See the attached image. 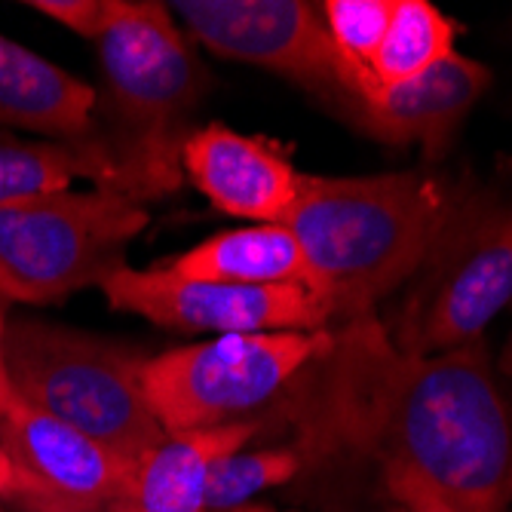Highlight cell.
<instances>
[{
  "instance_id": "obj_17",
  "label": "cell",
  "mask_w": 512,
  "mask_h": 512,
  "mask_svg": "<svg viewBox=\"0 0 512 512\" xmlns=\"http://www.w3.org/2000/svg\"><path fill=\"white\" fill-rule=\"evenodd\" d=\"M457 25L427 0H396L387 34L371 59L381 86L411 80L454 53Z\"/></svg>"
},
{
  "instance_id": "obj_25",
  "label": "cell",
  "mask_w": 512,
  "mask_h": 512,
  "mask_svg": "<svg viewBox=\"0 0 512 512\" xmlns=\"http://www.w3.org/2000/svg\"><path fill=\"white\" fill-rule=\"evenodd\" d=\"M509 512H512V509H509Z\"/></svg>"
},
{
  "instance_id": "obj_24",
  "label": "cell",
  "mask_w": 512,
  "mask_h": 512,
  "mask_svg": "<svg viewBox=\"0 0 512 512\" xmlns=\"http://www.w3.org/2000/svg\"><path fill=\"white\" fill-rule=\"evenodd\" d=\"M230 512H273L270 506H255V503H249V506H240V509H230Z\"/></svg>"
},
{
  "instance_id": "obj_14",
  "label": "cell",
  "mask_w": 512,
  "mask_h": 512,
  "mask_svg": "<svg viewBox=\"0 0 512 512\" xmlns=\"http://www.w3.org/2000/svg\"><path fill=\"white\" fill-rule=\"evenodd\" d=\"M261 430L258 417L212 430L169 433L135 467L132 488L111 512H206V488L215 463L246 448Z\"/></svg>"
},
{
  "instance_id": "obj_7",
  "label": "cell",
  "mask_w": 512,
  "mask_h": 512,
  "mask_svg": "<svg viewBox=\"0 0 512 512\" xmlns=\"http://www.w3.org/2000/svg\"><path fill=\"white\" fill-rule=\"evenodd\" d=\"M332 347L322 332L221 335L151 356L142 371L148 405L169 433L212 430L286 396L292 381Z\"/></svg>"
},
{
  "instance_id": "obj_9",
  "label": "cell",
  "mask_w": 512,
  "mask_h": 512,
  "mask_svg": "<svg viewBox=\"0 0 512 512\" xmlns=\"http://www.w3.org/2000/svg\"><path fill=\"white\" fill-rule=\"evenodd\" d=\"M99 289L111 310L194 335L322 332L332 325V310L304 286H230L188 279L166 267L135 270L120 264Z\"/></svg>"
},
{
  "instance_id": "obj_20",
  "label": "cell",
  "mask_w": 512,
  "mask_h": 512,
  "mask_svg": "<svg viewBox=\"0 0 512 512\" xmlns=\"http://www.w3.org/2000/svg\"><path fill=\"white\" fill-rule=\"evenodd\" d=\"M28 7L56 19L86 40H96L111 16V0H31Z\"/></svg>"
},
{
  "instance_id": "obj_12",
  "label": "cell",
  "mask_w": 512,
  "mask_h": 512,
  "mask_svg": "<svg viewBox=\"0 0 512 512\" xmlns=\"http://www.w3.org/2000/svg\"><path fill=\"white\" fill-rule=\"evenodd\" d=\"M181 172L224 215L252 224L283 221L298 197L301 172L264 138L212 123L181 148Z\"/></svg>"
},
{
  "instance_id": "obj_19",
  "label": "cell",
  "mask_w": 512,
  "mask_h": 512,
  "mask_svg": "<svg viewBox=\"0 0 512 512\" xmlns=\"http://www.w3.org/2000/svg\"><path fill=\"white\" fill-rule=\"evenodd\" d=\"M393 7L396 0H325V4H319L332 43L362 83V99L381 86L371 74V59H375L387 34Z\"/></svg>"
},
{
  "instance_id": "obj_10",
  "label": "cell",
  "mask_w": 512,
  "mask_h": 512,
  "mask_svg": "<svg viewBox=\"0 0 512 512\" xmlns=\"http://www.w3.org/2000/svg\"><path fill=\"white\" fill-rule=\"evenodd\" d=\"M0 445L25 512H111L132 488V463L22 402L0 417Z\"/></svg>"
},
{
  "instance_id": "obj_16",
  "label": "cell",
  "mask_w": 512,
  "mask_h": 512,
  "mask_svg": "<svg viewBox=\"0 0 512 512\" xmlns=\"http://www.w3.org/2000/svg\"><path fill=\"white\" fill-rule=\"evenodd\" d=\"M163 267L188 279H212V283H230V286L310 289L301 246L283 221L221 230V234L209 237L206 243L188 249Z\"/></svg>"
},
{
  "instance_id": "obj_15",
  "label": "cell",
  "mask_w": 512,
  "mask_h": 512,
  "mask_svg": "<svg viewBox=\"0 0 512 512\" xmlns=\"http://www.w3.org/2000/svg\"><path fill=\"white\" fill-rule=\"evenodd\" d=\"M74 178H89L96 188L132 197L129 175L108 135L92 132L77 142H59V138H22L0 126V206L68 191Z\"/></svg>"
},
{
  "instance_id": "obj_3",
  "label": "cell",
  "mask_w": 512,
  "mask_h": 512,
  "mask_svg": "<svg viewBox=\"0 0 512 512\" xmlns=\"http://www.w3.org/2000/svg\"><path fill=\"white\" fill-rule=\"evenodd\" d=\"M105 105L114 120L111 148L129 175V194L148 203L178 191L184 120L206 89V71L157 0H111L96 37Z\"/></svg>"
},
{
  "instance_id": "obj_1",
  "label": "cell",
  "mask_w": 512,
  "mask_h": 512,
  "mask_svg": "<svg viewBox=\"0 0 512 512\" xmlns=\"http://www.w3.org/2000/svg\"><path fill=\"white\" fill-rule=\"evenodd\" d=\"M286 393L301 467L371 463L381 482L424 476L463 512L512 509V405L485 338L411 356L368 313L332 332Z\"/></svg>"
},
{
  "instance_id": "obj_13",
  "label": "cell",
  "mask_w": 512,
  "mask_h": 512,
  "mask_svg": "<svg viewBox=\"0 0 512 512\" xmlns=\"http://www.w3.org/2000/svg\"><path fill=\"white\" fill-rule=\"evenodd\" d=\"M99 92L86 80L0 34V126L77 142L96 132Z\"/></svg>"
},
{
  "instance_id": "obj_6",
  "label": "cell",
  "mask_w": 512,
  "mask_h": 512,
  "mask_svg": "<svg viewBox=\"0 0 512 512\" xmlns=\"http://www.w3.org/2000/svg\"><path fill=\"white\" fill-rule=\"evenodd\" d=\"M148 209L117 191H56L0 206V301L50 304L126 264Z\"/></svg>"
},
{
  "instance_id": "obj_8",
  "label": "cell",
  "mask_w": 512,
  "mask_h": 512,
  "mask_svg": "<svg viewBox=\"0 0 512 512\" xmlns=\"http://www.w3.org/2000/svg\"><path fill=\"white\" fill-rule=\"evenodd\" d=\"M206 50L267 68L347 111L362 83L329 37L319 4L307 0H175L169 7Z\"/></svg>"
},
{
  "instance_id": "obj_18",
  "label": "cell",
  "mask_w": 512,
  "mask_h": 512,
  "mask_svg": "<svg viewBox=\"0 0 512 512\" xmlns=\"http://www.w3.org/2000/svg\"><path fill=\"white\" fill-rule=\"evenodd\" d=\"M301 470L304 467L295 448H240L215 463L206 488V512H230L249 506L252 497L264 494L267 488L292 482Z\"/></svg>"
},
{
  "instance_id": "obj_5",
  "label": "cell",
  "mask_w": 512,
  "mask_h": 512,
  "mask_svg": "<svg viewBox=\"0 0 512 512\" xmlns=\"http://www.w3.org/2000/svg\"><path fill=\"white\" fill-rule=\"evenodd\" d=\"M384 325L411 356H436L479 341L512 301V197L463 188L427 258L402 286Z\"/></svg>"
},
{
  "instance_id": "obj_21",
  "label": "cell",
  "mask_w": 512,
  "mask_h": 512,
  "mask_svg": "<svg viewBox=\"0 0 512 512\" xmlns=\"http://www.w3.org/2000/svg\"><path fill=\"white\" fill-rule=\"evenodd\" d=\"M384 491L399 512H463L433 482L414 473H393L384 479Z\"/></svg>"
},
{
  "instance_id": "obj_23",
  "label": "cell",
  "mask_w": 512,
  "mask_h": 512,
  "mask_svg": "<svg viewBox=\"0 0 512 512\" xmlns=\"http://www.w3.org/2000/svg\"><path fill=\"white\" fill-rule=\"evenodd\" d=\"M13 488H16V479H13V467H10V457L0 445V500H10L13 497Z\"/></svg>"
},
{
  "instance_id": "obj_4",
  "label": "cell",
  "mask_w": 512,
  "mask_h": 512,
  "mask_svg": "<svg viewBox=\"0 0 512 512\" xmlns=\"http://www.w3.org/2000/svg\"><path fill=\"white\" fill-rule=\"evenodd\" d=\"M4 353L22 405L74 427L132 467L166 439L145 396V356L34 319L7 322Z\"/></svg>"
},
{
  "instance_id": "obj_11",
  "label": "cell",
  "mask_w": 512,
  "mask_h": 512,
  "mask_svg": "<svg viewBox=\"0 0 512 512\" xmlns=\"http://www.w3.org/2000/svg\"><path fill=\"white\" fill-rule=\"evenodd\" d=\"M488 86L491 71L482 62L451 53L411 80L378 86L353 102L344 117L378 142L417 145L433 163L448 151L457 126L467 120Z\"/></svg>"
},
{
  "instance_id": "obj_22",
  "label": "cell",
  "mask_w": 512,
  "mask_h": 512,
  "mask_svg": "<svg viewBox=\"0 0 512 512\" xmlns=\"http://www.w3.org/2000/svg\"><path fill=\"white\" fill-rule=\"evenodd\" d=\"M4 335H7V313H4V304H0V417H4L19 402L16 393H13V384H10V371H7Z\"/></svg>"
},
{
  "instance_id": "obj_2",
  "label": "cell",
  "mask_w": 512,
  "mask_h": 512,
  "mask_svg": "<svg viewBox=\"0 0 512 512\" xmlns=\"http://www.w3.org/2000/svg\"><path fill=\"white\" fill-rule=\"evenodd\" d=\"M463 184L408 169L368 178L301 175L283 224L301 246L310 289L350 322L402 289L427 258Z\"/></svg>"
}]
</instances>
